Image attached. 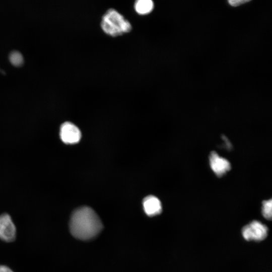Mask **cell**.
Wrapping results in <instances>:
<instances>
[{
    "label": "cell",
    "instance_id": "obj_4",
    "mask_svg": "<svg viewBox=\"0 0 272 272\" xmlns=\"http://www.w3.org/2000/svg\"><path fill=\"white\" fill-rule=\"evenodd\" d=\"M59 134L61 141L67 144L77 143L81 138L79 128L70 122H65L61 125Z\"/></svg>",
    "mask_w": 272,
    "mask_h": 272
},
{
    "label": "cell",
    "instance_id": "obj_6",
    "mask_svg": "<svg viewBox=\"0 0 272 272\" xmlns=\"http://www.w3.org/2000/svg\"><path fill=\"white\" fill-rule=\"evenodd\" d=\"M209 160L211 169L218 176L223 175L231 169L229 162L215 152L211 153Z\"/></svg>",
    "mask_w": 272,
    "mask_h": 272
},
{
    "label": "cell",
    "instance_id": "obj_10",
    "mask_svg": "<svg viewBox=\"0 0 272 272\" xmlns=\"http://www.w3.org/2000/svg\"><path fill=\"white\" fill-rule=\"evenodd\" d=\"M10 60L12 64L19 66L23 63V57L21 53L18 51H13L10 55Z\"/></svg>",
    "mask_w": 272,
    "mask_h": 272
},
{
    "label": "cell",
    "instance_id": "obj_9",
    "mask_svg": "<svg viewBox=\"0 0 272 272\" xmlns=\"http://www.w3.org/2000/svg\"><path fill=\"white\" fill-rule=\"evenodd\" d=\"M271 208L272 201L271 199L264 200L262 202V213L264 217L267 220L271 219Z\"/></svg>",
    "mask_w": 272,
    "mask_h": 272
},
{
    "label": "cell",
    "instance_id": "obj_1",
    "mask_svg": "<svg viewBox=\"0 0 272 272\" xmlns=\"http://www.w3.org/2000/svg\"><path fill=\"white\" fill-rule=\"evenodd\" d=\"M103 227L102 222L96 213L89 207H82L73 213L70 229L75 238L88 240L95 237Z\"/></svg>",
    "mask_w": 272,
    "mask_h": 272
},
{
    "label": "cell",
    "instance_id": "obj_11",
    "mask_svg": "<svg viewBox=\"0 0 272 272\" xmlns=\"http://www.w3.org/2000/svg\"><path fill=\"white\" fill-rule=\"evenodd\" d=\"M250 1L247 0H235V1H229L228 3L229 4L233 7H238L241 5H243L246 3L249 2Z\"/></svg>",
    "mask_w": 272,
    "mask_h": 272
},
{
    "label": "cell",
    "instance_id": "obj_8",
    "mask_svg": "<svg viewBox=\"0 0 272 272\" xmlns=\"http://www.w3.org/2000/svg\"><path fill=\"white\" fill-rule=\"evenodd\" d=\"M154 3L151 0H138L134 3V9L140 15H147L154 9Z\"/></svg>",
    "mask_w": 272,
    "mask_h": 272
},
{
    "label": "cell",
    "instance_id": "obj_5",
    "mask_svg": "<svg viewBox=\"0 0 272 272\" xmlns=\"http://www.w3.org/2000/svg\"><path fill=\"white\" fill-rule=\"evenodd\" d=\"M16 228L10 216L7 214L0 216V239L7 242L13 241L16 237Z\"/></svg>",
    "mask_w": 272,
    "mask_h": 272
},
{
    "label": "cell",
    "instance_id": "obj_12",
    "mask_svg": "<svg viewBox=\"0 0 272 272\" xmlns=\"http://www.w3.org/2000/svg\"><path fill=\"white\" fill-rule=\"evenodd\" d=\"M0 272H13L10 268L9 267L4 266L0 265Z\"/></svg>",
    "mask_w": 272,
    "mask_h": 272
},
{
    "label": "cell",
    "instance_id": "obj_3",
    "mask_svg": "<svg viewBox=\"0 0 272 272\" xmlns=\"http://www.w3.org/2000/svg\"><path fill=\"white\" fill-rule=\"evenodd\" d=\"M267 232L265 225L259 221H253L243 228L242 234L246 240L259 241L266 237Z\"/></svg>",
    "mask_w": 272,
    "mask_h": 272
},
{
    "label": "cell",
    "instance_id": "obj_7",
    "mask_svg": "<svg viewBox=\"0 0 272 272\" xmlns=\"http://www.w3.org/2000/svg\"><path fill=\"white\" fill-rule=\"evenodd\" d=\"M146 214L149 216H154L161 213L162 205L160 200L156 196L149 195L146 197L143 202Z\"/></svg>",
    "mask_w": 272,
    "mask_h": 272
},
{
    "label": "cell",
    "instance_id": "obj_2",
    "mask_svg": "<svg viewBox=\"0 0 272 272\" xmlns=\"http://www.w3.org/2000/svg\"><path fill=\"white\" fill-rule=\"evenodd\" d=\"M101 27L106 34L113 37L129 32L132 28L130 22L113 9H109L103 16Z\"/></svg>",
    "mask_w": 272,
    "mask_h": 272
}]
</instances>
